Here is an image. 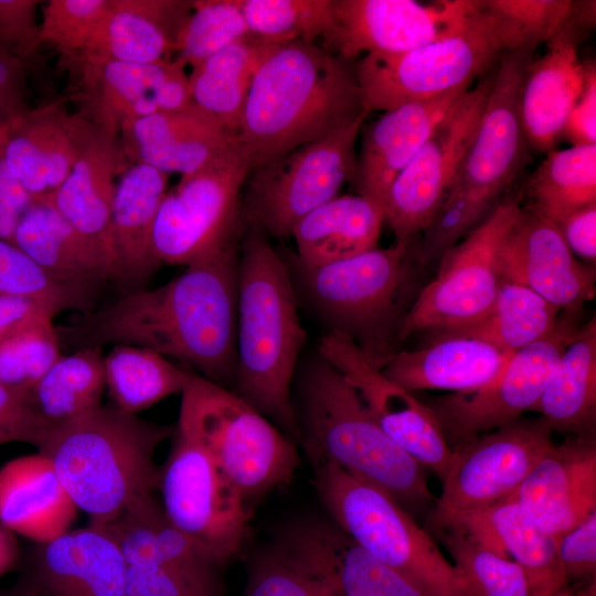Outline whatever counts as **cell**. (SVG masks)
Wrapping results in <instances>:
<instances>
[{
	"label": "cell",
	"mask_w": 596,
	"mask_h": 596,
	"mask_svg": "<svg viewBox=\"0 0 596 596\" xmlns=\"http://www.w3.org/2000/svg\"><path fill=\"white\" fill-rule=\"evenodd\" d=\"M64 67L77 114L114 139L130 120L192 104L189 74L173 58L147 64L79 58Z\"/></svg>",
	"instance_id": "18"
},
{
	"label": "cell",
	"mask_w": 596,
	"mask_h": 596,
	"mask_svg": "<svg viewBox=\"0 0 596 596\" xmlns=\"http://www.w3.org/2000/svg\"><path fill=\"white\" fill-rule=\"evenodd\" d=\"M126 562L104 528L88 525L22 553V596H127Z\"/></svg>",
	"instance_id": "21"
},
{
	"label": "cell",
	"mask_w": 596,
	"mask_h": 596,
	"mask_svg": "<svg viewBox=\"0 0 596 596\" xmlns=\"http://www.w3.org/2000/svg\"><path fill=\"white\" fill-rule=\"evenodd\" d=\"M241 236L159 287L120 294L67 324L55 326L61 345L146 348L233 390Z\"/></svg>",
	"instance_id": "1"
},
{
	"label": "cell",
	"mask_w": 596,
	"mask_h": 596,
	"mask_svg": "<svg viewBox=\"0 0 596 596\" xmlns=\"http://www.w3.org/2000/svg\"><path fill=\"white\" fill-rule=\"evenodd\" d=\"M118 142L126 166L143 163L183 177L217 158L236 142V136L192 103L124 124Z\"/></svg>",
	"instance_id": "26"
},
{
	"label": "cell",
	"mask_w": 596,
	"mask_h": 596,
	"mask_svg": "<svg viewBox=\"0 0 596 596\" xmlns=\"http://www.w3.org/2000/svg\"><path fill=\"white\" fill-rule=\"evenodd\" d=\"M500 266L503 280L532 289L562 313L576 316L595 296L594 267L572 254L555 223L529 206L505 237Z\"/></svg>",
	"instance_id": "23"
},
{
	"label": "cell",
	"mask_w": 596,
	"mask_h": 596,
	"mask_svg": "<svg viewBox=\"0 0 596 596\" xmlns=\"http://www.w3.org/2000/svg\"><path fill=\"white\" fill-rule=\"evenodd\" d=\"M309 461L332 522L360 547L423 596H472L459 568L390 494L330 462Z\"/></svg>",
	"instance_id": "8"
},
{
	"label": "cell",
	"mask_w": 596,
	"mask_h": 596,
	"mask_svg": "<svg viewBox=\"0 0 596 596\" xmlns=\"http://www.w3.org/2000/svg\"><path fill=\"white\" fill-rule=\"evenodd\" d=\"M277 47L248 36L210 56L189 74L192 103L236 136L253 79Z\"/></svg>",
	"instance_id": "39"
},
{
	"label": "cell",
	"mask_w": 596,
	"mask_h": 596,
	"mask_svg": "<svg viewBox=\"0 0 596 596\" xmlns=\"http://www.w3.org/2000/svg\"><path fill=\"white\" fill-rule=\"evenodd\" d=\"M13 244L56 284L96 304L111 273L94 246L44 199H35L19 222Z\"/></svg>",
	"instance_id": "34"
},
{
	"label": "cell",
	"mask_w": 596,
	"mask_h": 596,
	"mask_svg": "<svg viewBox=\"0 0 596 596\" xmlns=\"http://www.w3.org/2000/svg\"><path fill=\"white\" fill-rule=\"evenodd\" d=\"M244 596H329L309 574L273 545L253 556Z\"/></svg>",
	"instance_id": "51"
},
{
	"label": "cell",
	"mask_w": 596,
	"mask_h": 596,
	"mask_svg": "<svg viewBox=\"0 0 596 596\" xmlns=\"http://www.w3.org/2000/svg\"><path fill=\"white\" fill-rule=\"evenodd\" d=\"M109 0H49L42 6L41 44L52 45L62 64L78 58L107 10Z\"/></svg>",
	"instance_id": "50"
},
{
	"label": "cell",
	"mask_w": 596,
	"mask_h": 596,
	"mask_svg": "<svg viewBox=\"0 0 596 596\" xmlns=\"http://www.w3.org/2000/svg\"><path fill=\"white\" fill-rule=\"evenodd\" d=\"M470 88L403 104L365 127L353 180L358 194L382 205L395 178Z\"/></svg>",
	"instance_id": "28"
},
{
	"label": "cell",
	"mask_w": 596,
	"mask_h": 596,
	"mask_svg": "<svg viewBox=\"0 0 596 596\" xmlns=\"http://www.w3.org/2000/svg\"><path fill=\"white\" fill-rule=\"evenodd\" d=\"M57 313L46 305L20 296H0V345Z\"/></svg>",
	"instance_id": "59"
},
{
	"label": "cell",
	"mask_w": 596,
	"mask_h": 596,
	"mask_svg": "<svg viewBox=\"0 0 596 596\" xmlns=\"http://www.w3.org/2000/svg\"><path fill=\"white\" fill-rule=\"evenodd\" d=\"M102 350L83 348L62 354L30 392L31 404L50 428L102 406L106 386Z\"/></svg>",
	"instance_id": "40"
},
{
	"label": "cell",
	"mask_w": 596,
	"mask_h": 596,
	"mask_svg": "<svg viewBox=\"0 0 596 596\" xmlns=\"http://www.w3.org/2000/svg\"><path fill=\"white\" fill-rule=\"evenodd\" d=\"M127 596H224L222 581L163 566H128Z\"/></svg>",
	"instance_id": "52"
},
{
	"label": "cell",
	"mask_w": 596,
	"mask_h": 596,
	"mask_svg": "<svg viewBox=\"0 0 596 596\" xmlns=\"http://www.w3.org/2000/svg\"><path fill=\"white\" fill-rule=\"evenodd\" d=\"M22 551L17 534L0 522V577L19 570Z\"/></svg>",
	"instance_id": "61"
},
{
	"label": "cell",
	"mask_w": 596,
	"mask_h": 596,
	"mask_svg": "<svg viewBox=\"0 0 596 596\" xmlns=\"http://www.w3.org/2000/svg\"><path fill=\"white\" fill-rule=\"evenodd\" d=\"M298 309L280 253L266 234L244 225L240 242L236 365L232 391L301 445L292 384L307 332Z\"/></svg>",
	"instance_id": "3"
},
{
	"label": "cell",
	"mask_w": 596,
	"mask_h": 596,
	"mask_svg": "<svg viewBox=\"0 0 596 596\" xmlns=\"http://www.w3.org/2000/svg\"><path fill=\"white\" fill-rule=\"evenodd\" d=\"M561 311L532 289L502 280L489 313L473 326L443 332L479 337L514 353L554 332Z\"/></svg>",
	"instance_id": "43"
},
{
	"label": "cell",
	"mask_w": 596,
	"mask_h": 596,
	"mask_svg": "<svg viewBox=\"0 0 596 596\" xmlns=\"http://www.w3.org/2000/svg\"><path fill=\"white\" fill-rule=\"evenodd\" d=\"M534 51H505L476 135L435 217L424 232L418 258L441 256L475 228L507 195L528 162L520 95Z\"/></svg>",
	"instance_id": "6"
},
{
	"label": "cell",
	"mask_w": 596,
	"mask_h": 596,
	"mask_svg": "<svg viewBox=\"0 0 596 596\" xmlns=\"http://www.w3.org/2000/svg\"><path fill=\"white\" fill-rule=\"evenodd\" d=\"M93 130L57 98L28 108L7 125L1 156L9 171L40 199L64 182Z\"/></svg>",
	"instance_id": "24"
},
{
	"label": "cell",
	"mask_w": 596,
	"mask_h": 596,
	"mask_svg": "<svg viewBox=\"0 0 596 596\" xmlns=\"http://www.w3.org/2000/svg\"><path fill=\"white\" fill-rule=\"evenodd\" d=\"M126 167L118 139L94 127L64 182L53 193L40 198L49 201L94 246L107 264L113 280L110 213L115 179Z\"/></svg>",
	"instance_id": "32"
},
{
	"label": "cell",
	"mask_w": 596,
	"mask_h": 596,
	"mask_svg": "<svg viewBox=\"0 0 596 596\" xmlns=\"http://www.w3.org/2000/svg\"><path fill=\"white\" fill-rule=\"evenodd\" d=\"M0 596H22V594L18 586L14 584L9 588L0 589Z\"/></svg>",
	"instance_id": "62"
},
{
	"label": "cell",
	"mask_w": 596,
	"mask_h": 596,
	"mask_svg": "<svg viewBox=\"0 0 596 596\" xmlns=\"http://www.w3.org/2000/svg\"><path fill=\"white\" fill-rule=\"evenodd\" d=\"M552 432L595 436L596 318L577 328L541 397L532 407Z\"/></svg>",
	"instance_id": "38"
},
{
	"label": "cell",
	"mask_w": 596,
	"mask_h": 596,
	"mask_svg": "<svg viewBox=\"0 0 596 596\" xmlns=\"http://www.w3.org/2000/svg\"><path fill=\"white\" fill-rule=\"evenodd\" d=\"M36 0H0V45L25 60L42 45Z\"/></svg>",
	"instance_id": "54"
},
{
	"label": "cell",
	"mask_w": 596,
	"mask_h": 596,
	"mask_svg": "<svg viewBox=\"0 0 596 596\" xmlns=\"http://www.w3.org/2000/svg\"><path fill=\"white\" fill-rule=\"evenodd\" d=\"M383 222L376 201L360 194L336 196L295 225L296 256L317 267L362 254L376 247Z\"/></svg>",
	"instance_id": "37"
},
{
	"label": "cell",
	"mask_w": 596,
	"mask_h": 596,
	"mask_svg": "<svg viewBox=\"0 0 596 596\" xmlns=\"http://www.w3.org/2000/svg\"><path fill=\"white\" fill-rule=\"evenodd\" d=\"M49 428L29 395L0 383V446L18 441L38 447Z\"/></svg>",
	"instance_id": "53"
},
{
	"label": "cell",
	"mask_w": 596,
	"mask_h": 596,
	"mask_svg": "<svg viewBox=\"0 0 596 596\" xmlns=\"http://www.w3.org/2000/svg\"><path fill=\"white\" fill-rule=\"evenodd\" d=\"M523 190L526 206L554 223L596 202V143L551 150Z\"/></svg>",
	"instance_id": "42"
},
{
	"label": "cell",
	"mask_w": 596,
	"mask_h": 596,
	"mask_svg": "<svg viewBox=\"0 0 596 596\" xmlns=\"http://www.w3.org/2000/svg\"><path fill=\"white\" fill-rule=\"evenodd\" d=\"M158 490L169 521L226 562L245 540L249 509L209 454L174 427Z\"/></svg>",
	"instance_id": "15"
},
{
	"label": "cell",
	"mask_w": 596,
	"mask_h": 596,
	"mask_svg": "<svg viewBox=\"0 0 596 596\" xmlns=\"http://www.w3.org/2000/svg\"><path fill=\"white\" fill-rule=\"evenodd\" d=\"M193 0H109L83 54L76 58L147 64L172 60ZM72 62V61H71Z\"/></svg>",
	"instance_id": "30"
},
{
	"label": "cell",
	"mask_w": 596,
	"mask_h": 596,
	"mask_svg": "<svg viewBox=\"0 0 596 596\" xmlns=\"http://www.w3.org/2000/svg\"><path fill=\"white\" fill-rule=\"evenodd\" d=\"M292 402L309 460L330 462L380 488L409 514L432 508L425 468L384 433L354 387L317 350L298 363Z\"/></svg>",
	"instance_id": "4"
},
{
	"label": "cell",
	"mask_w": 596,
	"mask_h": 596,
	"mask_svg": "<svg viewBox=\"0 0 596 596\" xmlns=\"http://www.w3.org/2000/svg\"><path fill=\"white\" fill-rule=\"evenodd\" d=\"M25 60L0 45V127L28 109Z\"/></svg>",
	"instance_id": "57"
},
{
	"label": "cell",
	"mask_w": 596,
	"mask_h": 596,
	"mask_svg": "<svg viewBox=\"0 0 596 596\" xmlns=\"http://www.w3.org/2000/svg\"><path fill=\"white\" fill-rule=\"evenodd\" d=\"M557 551L568 579H595L596 511L560 539Z\"/></svg>",
	"instance_id": "55"
},
{
	"label": "cell",
	"mask_w": 596,
	"mask_h": 596,
	"mask_svg": "<svg viewBox=\"0 0 596 596\" xmlns=\"http://www.w3.org/2000/svg\"><path fill=\"white\" fill-rule=\"evenodd\" d=\"M34 201L0 155V241L13 244L17 226Z\"/></svg>",
	"instance_id": "60"
},
{
	"label": "cell",
	"mask_w": 596,
	"mask_h": 596,
	"mask_svg": "<svg viewBox=\"0 0 596 596\" xmlns=\"http://www.w3.org/2000/svg\"><path fill=\"white\" fill-rule=\"evenodd\" d=\"M505 51L529 50L552 39L571 19L573 0H481Z\"/></svg>",
	"instance_id": "47"
},
{
	"label": "cell",
	"mask_w": 596,
	"mask_h": 596,
	"mask_svg": "<svg viewBox=\"0 0 596 596\" xmlns=\"http://www.w3.org/2000/svg\"><path fill=\"white\" fill-rule=\"evenodd\" d=\"M503 52L493 19L477 0L457 31L401 54L364 55L353 67L365 111L384 113L471 87L496 68Z\"/></svg>",
	"instance_id": "10"
},
{
	"label": "cell",
	"mask_w": 596,
	"mask_h": 596,
	"mask_svg": "<svg viewBox=\"0 0 596 596\" xmlns=\"http://www.w3.org/2000/svg\"><path fill=\"white\" fill-rule=\"evenodd\" d=\"M555 225L572 254L577 259L594 265L596 259V202L564 215L555 222Z\"/></svg>",
	"instance_id": "58"
},
{
	"label": "cell",
	"mask_w": 596,
	"mask_h": 596,
	"mask_svg": "<svg viewBox=\"0 0 596 596\" xmlns=\"http://www.w3.org/2000/svg\"><path fill=\"white\" fill-rule=\"evenodd\" d=\"M449 523L459 525L498 555L507 558L511 555L528 581L531 596H560L567 589L568 578L556 541L514 498L464 513Z\"/></svg>",
	"instance_id": "31"
},
{
	"label": "cell",
	"mask_w": 596,
	"mask_h": 596,
	"mask_svg": "<svg viewBox=\"0 0 596 596\" xmlns=\"http://www.w3.org/2000/svg\"><path fill=\"white\" fill-rule=\"evenodd\" d=\"M174 427L100 406L51 427L36 447L89 519L106 528L139 498L158 490V447Z\"/></svg>",
	"instance_id": "5"
},
{
	"label": "cell",
	"mask_w": 596,
	"mask_h": 596,
	"mask_svg": "<svg viewBox=\"0 0 596 596\" xmlns=\"http://www.w3.org/2000/svg\"><path fill=\"white\" fill-rule=\"evenodd\" d=\"M364 119L249 171L240 200L243 224L268 237H291L304 216L336 198L347 181L354 180L355 143Z\"/></svg>",
	"instance_id": "11"
},
{
	"label": "cell",
	"mask_w": 596,
	"mask_h": 596,
	"mask_svg": "<svg viewBox=\"0 0 596 596\" xmlns=\"http://www.w3.org/2000/svg\"><path fill=\"white\" fill-rule=\"evenodd\" d=\"M464 574L472 596H531L521 567L471 538L455 523L434 535Z\"/></svg>",
	"instance_id": "45"
},
{
	"label": "cell",
	"mask_w": 596,
	"mask_h": 596,
	"mask_svg": "<svg viewBox=\"0 0 596 596\" xmlns=\"http://www.w3.org/2000/svg\"><path fill=\"white\" fill-rule=\"evenodd\" d=\"M105 382L119 409L136 414L181 394L191 370L146 348L115 344L104 356Z\"/></svg>",
	"instance_id": "41"
},
{
	"label": "cell",
	"mask_w": 596,
	"mask_h": 596,
	"mask_svg": "<svg viewBox=\"0 0 596 596\" xmlns=\"http://www.w3.org/2000/svg\"><path fill=\"white\" fill-rule=\"evenodd\" d=\"M522 191L508 193L475 228L440 257L436 277L404 313L398 342L427 329L460 330L491 310L503 280L500 257L522 205Z\"/></svg>",
	"instance_id": "12"
},
{
	"label": "cell",
	"mask_w": 596,
	"mask_h": 596,
	"mask_svg": "<svg viewBox=\"0 0 596 596\" xmlns=\"http://www.w3.org/2000/svg\"><path fill=\"white\" fill-rule=\"evenodd\" d=\"M77 507L41 453L9 460L0 468V522L35 543L70 531Z\"/></svg>",
	"instance_id": "35"
},
{
	"label": "cell",
	"mask_w": 596,
	"mask_h": 596,
	"mask_svg": "<svg viewBox=\"0 0 596 596\" xmlns=\"http://www.w3.org/2000/svg\"><path fill=\"white\" fill-rule=\"evenodd\" d=\"M551 436L543 417H520L454 448V460L441 481V493L429 509L425 531L433 538L455 518L512 497L553 447Z\"/></svg>",
	"instance_id": "14"
},
{
	"label": "cell",
	"mask_w": 596,
	"mask_h": 596,
	"mask_svg": "<svg viewBox=\"0 0 596 596\" xmlns=\"http://www.w3.org/2000/svg\"><path fill=\"white\" fill-rule=\"evenodd\" d=\"M249 35L274 45L315 42L331 26L334 0H241Z\"/></svg>",
	"instance_id": "44"
},
{
	"label": "cell",
	"mask_w": 596,
	"mask_h": 596,
	"mask_svg": "<svg viewBox=\"0 0 596 596\" xmlns=\"http://www.w3.org/2000/svg\"><path fill=\"white\" fill-rule=\"evenodd\" d=\"M181 29L173 60L183 67L200 63L224 47L251 36L241 0H193Z\"/></svg>",
	"instance_id": "46"
},
{
	"label": "cell",
	"mask_w": 596,
	"mask_h": 596,
	"mask_svg": "<svg viewBox=\"0 0 596 596\" xmlns=\"http://www.w3.org/2000/svg\"><path fill=\"white\" fill-rule=\"evenodd\" d=\"M249 172L237 141L167 192L153 230L160 265L189 266L240 236V200Z\"/></svg>",
	"instance_id": "13"
},
{
	"label": "cell",
	"mask_w": 596,
	"mask_h": 596,
	"mask_svg": "<svg viewBox=\"0 0 596 596\" xmlns=\"http://www.w3.org/2000/svg\"><path fill=\"white\" fill-rule=\"evenodd\" d=\"M313 577L329 596H423L333 522L299 520L272 544Z\"/></svg>",
	"instance_id": "22"
},
{
	"label": "cell",
	"mask_w": 596,
	"mask_h": 596,
	"mask_svg": "<svg viewBox=\"0 0 596 596\" xmlns=\"http://www.w3.org/2000/svg\"><path fill=\"white\" fill-rule=\"evenodd\" d=\"M104 529L128 566L171 567L222 581L227 562L178 530L167 518L155 492L136 500Z\"/></svg>",
	"instance_id": "36"
},
{
	"label": "cell",
	"mask_w": 596,
	"mask_h": 596,
	"mask_svg": "<svg viewBox=\"0 0 596 596\" xmlns=\"http://www.w3.org/2000/svg\"><path fill=\"white\" fill-rule=\"evenodd\" d=\"M368 115L354 67L315 42L297 41L259 66L236 141L252 171Z\"/></svg>",
	"instance_id": "2"
},
{
	"label": "cell",
	"mask_w": 596,
	"mask_h": 596,
	"mask_svg": "<svg viewBox=\"0 0 596 596\" xmlns=\"http://www.w3.org/2000/svg\"><path fill=\"white\" fill-rule=\"evenodd\" d=\"M168 178L151 166L132 163L116 183L109 241L114 284L120 294L145 288L161 266L153 251V230Z\"/></svg>",
	"instance_id": "29"
},
{
	"label": "cell",
	"mask_w": 596,
	"mask_h": 596,
	"mask_svg": "<svg viewBox=\"0 0 596 596\" xmlns=\"http://www.w3.org/2000/svg\"><path fill=\"white\" fill-rule=\"evenodd\" d=\"M512 498L558 543L596 511L595 436H571L553 445Z\"/></svg>",
	"instance_id": "25"
},
{
	"label": "cell",
	"mask_w": 596,
	"mask_h": 596,
	"mask_svg": "<svg viewBox=\"0 0 596 596\" xmlns=\"http://www.w3.org/2000/svg\"><path fill=\"white\" fill-rule=\"evenodd\" d=\"M411 243L395 242L353 257L309 267L296 254L281 255L298 306L324 329L350 338L379 369L395 353L401 299ZM397 341V340H396Z\"/></svg>",
	"instance_id": "7"
},
{
	"label": "cell",
	"mask_w": 596,
	"mask_h": 596,
	"mask_svg": "<svg viewBox=\"0 0 596 596\" xmlns=\"http://www.w3.org/2000/svg\"><path fill=\"white\" fill-rule=\"evenodd\" d=\"M175 428L198 443L238 490L247 508L289 485L297 444L235 392L191 371Z\"/></svg>",
	"instance_id": "9"
},
{
	"label": "cell",
	"mask_w": 596,
	"mask_h": 596,
	"mask_svg": "<svg viewBox=\"0 0 596 596\" xmlns=\"http://www.w3.org/2000/svg\"><path fill=\"white\" fill-rule=\"evenodd\" d=\"M493 75L494 70L471 86L387 190L384 221L396 242L411 243L435 217L473 140Z\"/></svg>",
	"instance_id": "17"
},
{
	"label": "cell",
	"mask_w": 596,
	"mask_h": 596,
	"mask_svg": "<svg viewBox=\"0 0 596 596\" xmlns=\"http://www.w3.org/2000/svg\"><path fill=\"white\" fill-rule=\"evenodd\" d=\"M61 348L53 319L24 330L0 345V383L29 395Z\"/></svg>",
	"instance_id": "49"
},
{
	"label": "cell",
	"mask_w": 596,
	"mask_h": 596,
	"mask_svg": "<svg viewBox=\"0 0 596 596\" xmlns=\"http://www.w3.org/2000/svg\"><path fill=\"white\" fill-rule=\"evenodd\" d=\"M574 317L561 313L552 334L514 352L490 383L429 401L427 405L451 449L471 437L512 423L532 409L577 330Z\"/></svg>",
	"instance_id": "16"
},
{
	"label": "cell",
	"mask_w": 596,
	"mask_h": 596,
	"mask_svg": "<svg viewBox=\"0 0 596 596\" xmlns=\"http://www.w3.org/2000/svg\"><path fill=\"white\" fill-rule=\"evenodd\" d=\"M512 354L479 337L443 332L425 348L395 352L381 371L411 392H467L490 383Z\"/></svg>",
	"instance_id": "33"
},
{
	"label": "cell",
	"mask_w": 596,
	"mask_h": 596,
	"mask_svg": "<svg viewBox=\"0 0 596 596\" xmlns=\"http://www.w3.org/2000/svg\"><path fill=\"white\" fill-rule=\"evenodd\" d=\"M572 146L596 143V65L585 61V83L581 95L570 110L563 136Z\"/></svg>",
	"instance_id": "56"
},
{
	"label": "cell",
	"mask_w": 596,
	"mask_h": 596,
	"mask_svg": "<svg viewBox=\"0 0 596 596\" xmlns=\"http://www.w3.org/2000/svg\"><path fill=\"white\" fill-rule=\"evenodd\" d=\"M317 351L354 387L384 433L443 481L455 453L432 408L413 392L385 376L344 334L323 333Z\"/></svg>",
	"instance_id": "20"
},
{
	"label": "cell",
	"mask_w": 596,
	"mask_h": 596,
	"mask_svg": "<svg viewBox=\"0 0 596 596\" xmlns=\"http://www.w3.org/2000/svg\"><path fill=\"white\" fill-rule=\"evenodd\" d=\"M477 0H334L323 49L350 62L360 54H401L461 28Z\"/></svg>",
	"instance_id": "19"
},
{
	"label": "cell",
	"mask_w": 596,
	"mask_h": 596,
	"mask_svg": "<svg viewBox=\"0 0 596 596\" xmlns=\"http://www.w3.org/2000/svg\"><path fill=\"white\" fill-rule=\"evenodd\" d=\"M0 296H20L40 301L56 313L75 309L88 312L95 302L54 283L14 244L0 241Z\"/></svg>",
	"instance_id": "48"
},
{
	"label": "cell",
	"mask_w": 596,
	"mask_h": 596,
	"mask_svg": "<svg viewBox=\"0 0 596 596\" xmlns=\"http://www.w3.org/2000/svg\"><path fill=\"white\" fill-rule=\"evenodd\" d=\"M6 131H7V126L0 127V155L2 152V148L4 143Z\"/></svg>",
	"instance_id": "63"
},
{
	"label": "cell",
	"mask_w": 596,
	"mask_h": 596,
	"mask_svg": "<svg viewBox=\"0 0 596 596\" xmlns=\"http://www.w3.org/2000/svg\"><path fill=\"white\" fill-rule=\"evenodd\" d=\"M588 32L572 19L533 57L520 95V118L528 149L547 153L563 136L566 117L585 83L579 45Z\"/></svg>",
	"instance_id": "27"
}]
</instances>
